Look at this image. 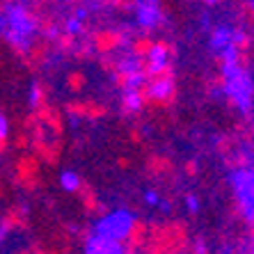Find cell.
I'll return each instance as SVG.
<instances>
[{
    "label": "cell",
    "instance_id": "16",
    "mask_svg": "<svg viewBox=\"0 0 254 254\" xmlns=\"http://www.w3.org/2000/svg\"><path fill=\"white\" fill-rule=\"evenodd\" d=\"M39 96H42V92H39V85H32V87H30V96H28L30 106H37V103H39Z\"/></svg>",
    "mask_w": 254,
    "mask_h": 254
},
{
    "label": "cell",
    "instance_id": "21",
    "mask_svg": "<svg viewBox=\"0 0 254 254\" xmlns=\"http://www.w3.org/2000/svg\"><path fill=\"white\" fill-rule=\"evenodd\" d=\"M195 254H206V248H204V243H197V245H195Z\"/></svg>",
    "mask_w": 254,
    "mask_h": 254
},
{
    "label": "cell",
    "instance_id": "22",
    "mask_svg": "<svg viewBox=\"0 0 254 254\" xmlns=\"http://www.w3.org/2000/svg\"><path fill=\"white\" fill-rule=\"evenodd\" d=\"M46 35L51 37V39H53V37H58V28H48V30H46Z\"/></svg>",
    "mask_w": 254,
    "mask_h": 254
},
{
    "label": "cell",
    "instance_id": "20",
    "mask_svg": "<svg viewBox=\"0 0 254 254\" xmlns=\"http://www.w3.org/2000/svg\"><path fill=\"white\" fill-rule=\"evenodd\" d=\"M241 42H245V32H243V30H234V46Z\"/></svg>",
    "mask_w": 254,
    "mask_h": 254
},
{
    "label": "cell",
    "instance_id": "5",
    "mask_svg": "<svg viewBox=\"0 0 254 254\" xmlns=\"http://www.w3.org/2000/svg\"><path fill=\"white\" fill-rule=\"evenodd\" d=\"M85 254H124V248L117 241H108L103 236L92 234L85 243Z\"/></svg>",
    "mask_w": 254,
    "mask_h": 254
},
{
    "label": "cell",
    "instance_id": "17",
    "mask_svg": "<svg viewBox=\"0 0 254 254\" xmlns=\"http://www.w3.org/2000/svg\"><path fill=\"white\" fill-rule=\"evenodd\" d=\"M144 201H147L149 206H156V204H158V195H156L154 190H147V192H144Z\"/></svg>",
    "mask_w": 254,
    "mask_h": 254
},
{
    "label": "cell",
    "instance_id": "18",
    "mask_svg": "<svg viewBox=\"0 0 254 254\" xmlns=\"http://www.w3.org/2000/svg\"><path fill=\"white\" fill-rule=\"evenodd\" d=\"M186 204H188V211H192V213L199 208V201H197L195 195H188V197H186Z\"/></svg>",
    "mask_w": 254,
    "mask_h": 254
},
{
    "label": "cell",
    "instance_id": "4",
    "mask_svg": "<svg viewBox=\"0 0 254 254\" xmlns=\"http://www.w3.org/2000/svg\"><path fill=\"white\" fill-rule=\"evenodd\" d=\"M231 186L236 190L245 218L252 222L254 220V172L252 170H236L231 174Z\"/></svg>",
    "mask_w": 254,
    "mask_h": 254
},
{
    "label": "cell",
    "instance_id": "19",
    "mask_svg": "<svg viewBox=\"0 0 254 254\" xmlns=\"http://www.w3.org/2000/svg\"><path fill=\"white\" fill-rule=\"evenodd\" d=\"M0 137H2V140L7 137V117H5V115L0 117Z\"/></svg>",
    "mask_w": 254,
    "mask_h": 254
},
{
    "label": "cell",
    "instance_id": "7",
    "mask_svg": "<svg viewBox=\"0 0 254 254\" xmlns=\"http://www.w3.org/2000/svg\"><path fill=\"white\" fill-rule=\"evenodd\" d=\"M147 58H149V69H147L149 76H158V73H163L167 69V48L163 44H154L149 48Z\"/></svg>",
    "mask_w": 254,
    "mask_h": 254
},
{
    "label": "cell",
    "instance_id": "2",
    "mask_svg": "<svg viewBox=\"0 0 254 254\" xmlns=\"http://www.w3.org/2000/svg\"><path fill=\"white\" fill-rule=\"evenodd\" d=\"M222 76H225V94L241 108L243 113H248L254 94L252 76L245 73L238 64H222Z\"/></svg>",
    "mask_w": 254,
    "mask_h": 254
},
{
    "label": "cell",
    "instance_id": "14",
    "mask_svg": "<svg viewBox=\"0 0 254 254\" xmlns=\"http://www.w3.org/2000/svg\"><path fill=\"white\" fill-rule=\"evenodd\" d=\"M222 64H238V46L231 44L229 48L222 51Z\"/></svg>",
    "mask_w": 254,
    "mask_h": 254
},
{
    "label": "cell",
    "instance_id": "10",
    "mask_svg": "<svg viewBox=\"0 0 254 254\" xmlns=\"http://www.w3.org/2000/svg\"><path fill=\"white\" fill-rule=\"evenodd\" d=\"M117 71L119 73H124V78L133 76V73H140L142 71V58L140 55H124V58L117 62Z\"/></svg>",
    "mask_w": 254,
    "mask_h": 254
},
{
    "label": "cell",
    "instance_id": "11",
    "mask_svg": "<svg viewBox=\"0 0 254 254\" xmlns=\"http://www.w3.org/2000/svg\"><path fill=\"white\" fill-rule=\"evenodd\" d=\"M124 108L128 113H137L142 108V92H135V89H126L124 92Z\"/></svg>",
    "mask_w": 254,
    "mask_h": 254
},
{
    "label": "cell",
    "instance_id": "6",
    "mask_svg": "<svg viewBox=\"0 0 254 254\" xmlns=\"http://www.w3.org/2000/svg\"><path fill=\"white\" fill-rule=\"evenodd\" d=\"M160 21V7L154 0H144V2H137V23L142 28H154Z\"/></svg>",
    "mask_w": 254,
    "mask_h": 254
},
{
    "label": "cell",
    "instance_id": "8",
    "mask_svg": "<svg viewBox=\"0 0 254 254\" xmlns=\"http://www.w3.org/2000/svg\"><path fill=\"white\" fill-rule=\"evenodd\" d=\"M174 92V80L172 78H156L147 87V96L151 101H167Z\"/></svg>",
    "mask_w": 254,
    "mask_h": 254
},
{
    "label": "cell",
    "instance_id": "3",
    "mask_svg": "<svg viewBox=\"0 0 254 254\" xmlns=\"http://www.w3.org/2000/svg\"><path fill=\"white\" fill-rule=\"evenodd\" d=\"M135 227V215L128 211H115L110 215H103L94 225V234L108 241H124Z\"/></svg>",
    "mask_w": 254,
    "mask_h": 254
},
{
    "label": "cell",
    "instance_id": "9",
    "mask_svg": "<svg viewBox=\"0 0 254 254\" xmlns=\"http://www.w3.org/2000/svg\"><path fill=\"white\" fill-rule=\"evenodd\" d=\"M234 44V30H229L227 25H220L211 37V48L213 51H225Z\"/></svg>",
    "mask_w": 254,
    "mask_h": 254
},
{
    "label": "cell",
    "instance_id": "23",
    "mask_svg": "<svg viewBox=\"0 0 254 254\" xmlns=\"http://www.w3.org/2000/svg\"><path fill=\"white\" fill-rule=\"evenodd\" d=\"M85 16H87V12H85V9H78V12H76V18H80V21H83Z\"/></svg>",
    "mask_w": 254,
    "mask_h": 254
},
{
    "label": "cell",
    "instance_id": "1",
    "mask_svg": "<svg viewBox=\"0 0 254 254\" xmlns=\"http://www.w3.org/2000/svg\"><path fill=\"white\" fill-rule=\"evenodd\" d=\"M35 18L30 16L21 5H5L2 9V32L9 39L14 48L18 51H28L35 35Z\"/></svg>",
    "mask_w": 254,
    "mask_h": 254
},
{
    "label": "cell",
    "instance_id": "15",
    "mask_svg": "<svg viewBox=\"0 0 254 254\" xmlns=\"http://www.w3.org/2000/svg\"><path fill=\"white\" fill-rule=\"evenodd\" d=\"M64 30L69 32V35H78V32H80V18H76V16L66 18V21H64Z\"/></svg>",
    "mask_w": 254,
    "mask_h": 254
},
{
    "label": "cell",
    "instance_id": "13",
    "mask_svg": "<svg viewBox=\"0 0 254 254\" xmlns=\"http://www.w3.org/2000/svg\"><path fill=\"white\" fill-rule=\"evenodd\" d=\"M147 83V73L144 71H140V73H133V76L124 78V87L126 89H135V92H140V87Z\"/></svg>",
    "mask_w": 254,
    "mask_h": 254
},
{
    "label": "cell",
    "instance_id": "12",
    "mask_svg": "<svg viewBox=\"0 0 254 254\" xmlns=\"http://www.w3.org/2000/svg\"><path fill=\"white\" fill-rule=\"evenodd\" d=\"M60 184H62V188H64V190L73 192V190H78V186H80V179H78L76 172H62V177H60Z\"/></svg>",
    "mask_w": 254,
    "mask_h": 254
}]
</instances>
